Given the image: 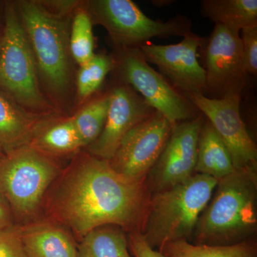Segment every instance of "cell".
<instances>
[{
	"instance_id": "12",
	"label": "cell",
	"mask_w": 257,
	"mask_h": 257,
	"mask_svg": "<svg viewBox=\"0 0 257 257\" xmlns=\"http://www.w3.org/2000/svg\"><path fill=\"white\" fill-rule=\"evenodd\" d=\"M206 40L191 32L175 45L148 42L139 49L147 62L156 65L160 73L179 92L205 95V70L198 60V50Z\"/></svg>"
},
{
	"instance_id": "23",
	"label": "cell",
	"mask_w": 257,
	"mask_h": 257,
	"mask_svg": "<svg viewBox=\"0 0 257 257\" xmlns=\"http://www.w3.org/2000/svg\"><path fill=\"white\" fill-rule=\"evenodd\" d=\"M79 67L75 77V101L82 105L100 89L106 76L112 72L114 60L111 55L95 54Z\"/></svg>"
},
{
	"instance_id": "6",
	"label": "cell",
	"mask_w": 257,
	"mask_h": 257,
	"mask_svg": "<svg viewBox=\"0 0 257 257\" xmlns=\"http://www.w3.org/2000/svg\"><path fill=\"white\" fill-rule=\"evenodd\" d=\"M60 172L54 159L30 145L5 154L0 160V192L15 219H30L36 213Z\"/></svg>"
},
{
	"instance_id": "18",
	"label": "cell",
	"mask_w": 257,
	"mask_h": 257,
	"mask_svg": "<svg viewBox=\"0 0 257 257\" xmlns=\"http://www.w3.org/2000/svg\"><path fill=\"white\" fill-rule=\"evenodd\" d=\"M235 170L227 147L205 118L198 140L195 174L219 181Z\"/></svg>"
},
{
	"instance_id": "29",
	"label": "cell",
	"mask_w": 257,
	"mask_h": 257,
	"mask_svg": "<svg viewBox=\"0 0 257 257\" xmlns=\"http://www.w3.org/2000/svg\"><path fill=\"white\" fill-rule=\"evenodd\" d=\"M5 153L4 151H3V149L0 147V160H2V159L3 158V157H5Z\"/></svg>"
},
{
	"instance_id": "24",
	"label": "cell",
	"mask_w": 257,
	"mask_h": 257,
	"mask_svg": "<svg viewBox=\"0 0 257 257\" xmlns=\"http://www.w3.org/2000/svg\"><path fill=\"white\" fill-rule=\"evenodd\" d=\"M93 25L92 19L82 2L72 15L69 31L71 54L74 62L79 66L86 63L95 55Z\"/></svg>"
},
{
	"instance_id": "16",
	"label": "cell",
	"mask_w": 257,
	"mask_h": 257,
	"mask_svg": "<svg viewBox=\"0 0 257 257\" xmlns=\"http://www.w3.org/2000/svg\"><path fill=\"white\" fill-rule=\"evenodd\" d=\"M30 145L52 159L75 155L84 148L71 116L55 114L44 118Z\"/></svg>"
},
{
	"instance_id": "30",
	"label": "cell",
	"mask_w": 257,
	"mask_h": 257,
	"mask_svg": "<svg viewBox=\"0 0 257 257\" xmlns=\"http://www.w3.org/2000/svg\"><path fill=\"white\" fill-rule=\"evenodd\" d=\"M1 35H2V32H1V33H0V39H1Z\"/></svg>"
},
{
	"instance_id": "10",
	"label": "cell",
	"mask_w": 257,
	"mask_h": 257,
	"mask_svg": "<svg viewBox=\"0 0 257 257\" xmlns=\"http://www.w3.org/2000/svg\"><path fill=\"white\" fill-rule=\"evenodd\" d=\"M174 125L155 111L125 135L109 160L111 167L128 179H146L163 152Z\"/></svg>"
},
{
	"instance_id": "7",
	"label": "cell",
	"mask_w": 257,
	"mask_h": 257,
	"mask_svg": "<svg viewBox=\"0 0 257 257\" xmlns=\"http://www.w3.org/2000/svg\"><path fill=\"white\" fill-rule=\"evenodd\" d=\"M84 5L93 25L105 29L115 48H139L153 38L184 37L191 32L192 23L185 16L166 22L153 20L131 0H89Z\"/></svg>"
},
{
	"instance_id": "15",
	"label": "cell",
	"mask_w": 257,
	"mask_h": 257,
	"mask_svg": "<svg viewBox=\"0 0 257 257\" xmlns=\"http://www.w3.org/2000/svg\"><path fill=\"white\" fill-rule=\"evenodd\" d=\"M27 257H77V244L64 228L51 222L20 226Z\"/></svg>"
},
{
	"instance_id": "14",
	"label": "cell",
	"mask_w": 257,
	"mask_h": 257,
	"mask_svg": "<svg viewBox=\"0 0 257 257\" xmlns=\"http://www.w3.org/2000/svg\"><path fill=\"white\" fill-rule=\"evenodd\" d=\"M109 92L110 103L105 125L99 138L87 147L88 153L108 161L114 156L125 135L155 111L124 83L118 82Z\"/></svg>"
},
{
	"instance_id": "1",
	"label": "cell",
	"mask_w": 257,
	"mask_h": 257,
	"mask_svg": "<svg viewBox=\"0 0 257 257\" xmlns=\"http://www.w3.org/2000/svg\"><path fill=\"white\" fill-rule=\"evenodd\" d=\"M148 189L146 179H128L115 171L109 161L87 152L79 157L62 179L52 211L80 239L103 225L135 231L145 220Z\"/></svg>"
},
{
	"instance_id": "27",
	"label": "cell",
	"mask_w": 257,
	"mask_h": 257,
	"mask_svg": "<svg viewBox=\"0 0 257 257\" xmlns=\"http://www.w3.org/2000/svg\"><path fill=\"white\" fill-rule=\"evenodd\" d=\"M128 248L133 257H167L160 251L151 247L140 231H133L128 239Z\"/></svg>"
},
{
	"instance_id": "8",
	"label": "cell",
	"mask_w": 257,
	"mask_h": 257,
	"mask_svg": "<svg viewBox=\"0 0 257 257\" xmlns=\"http://www.w3.org/2000/svg\"><path fill=\"white\" fill-rule=\"evenodd\" d=\"M112 56L119 82L138 93L155 111L173 124L192 119L198 111L182 92L150 66L140 49L116 47Z\"/></svg>"
},
{
	"instance_id": "9",
	"label": "cell",
	"mask_w": 257,
	"mask_h": 257,
	"mask_svg": "<svg viewBox=\"0 0 257 257\" xmlns=\"http://www.w3.org/2000/svg\"><path fill=\"white\" fill-rule=\"evenodd\" d=\"M205 96H241L246 82L239 33L215 25L204 45Z\"/></svg>"
},
{
	"instance_id": "19",
	"label": "cell",
	"mask_w": 257,
	"mask_h": 257,
	"mask_svg": "<svg viewBox=\"0 0 257 257\" xmlns=\"http://www.w3.org/2000/svg\"><path fill=\"white\" fill-rule=\"evenodd\" d=\"M202 15L215 25L239 33L257 26L256 0H203Z\"/></svg>"
},
{
	"instance_id": "22",
	"label": "cell",
	"mask_w": 257,
	"mask_h": 257,
	"mask_svg": "<svg viewBox=\"0 0 257 257\" xmlns=\"http://www.w3.org/2000/svg\"><path fill=\"white\" fill-rule=\"evenodd\" d=\"M110 103L109 91L99 94L81 106L71 115L83 147L87 148L102 133Z\"/></svg>"
},
{
	"instance_id": "3",
	"label": "cell",
	"mask_w": 257,
	"mask_h": 257,
	"mask_svg": "<svg viewBox=\"0 0 257 257\" xmlns=\"http://www.w3.org/2000/svg\"><path fill=\"white\" fill-rule=\"evenodd\" d=\"M256 170H235L219 179L194 230L197 244L230 245L257 227Z\"/></svg>"
},
{
	"instance_id": "28",
	"label": "cell",
	"mask_w": 257,
	"mask_h": 257,
	"mask_svg": "<svg viewBox=\"0 0 257 257\" xmlns=\"http://www.w3.org/2000/svg\"><path fill=\"white\" fill-rule=\"evenodd\" d=\"M15 225V218L8 201L0 192V231Z\"/></svg>"
},
{
	"instance_id": "11",
	"label": "cell",
	"mask_w": 257,
	"mask_h": 257,
	"mask_svg": "<svg viewBox=\"0 0 257 257\" xmlns=\"http://www.w3.org/2000/svg\"><path fill=\"white\" fill-rule=\"evenodd\" d=\"M184 96L207 118L224 142L235 170H256V144L240 114L241 96H227L221 99H212L201 94H186Z\"/></svg>"
},
{
	"instance_id": "26",
	"label": "cell",
	"mask_w": 257,
	"mask_h": 257,
	"mask_svg": "<svg viewBox=\"0 0 257 257\" xmlns=\"http://www.w3.org/2000/svg\"><path fill=\"white\" fill-rule=\"evenodd\" d=\"M0 257H27L20 237V226L0 231Z\"/></svg>"
},
{
	"instance_id": "25",
	"label": "cell",
	"mask_w": 257,
	"mask_h": 257,
	"mask_svg": "<svg viewBox=\"0 0 257 257\" xmlns=\"http://www.w3.org/2000/svg\"><path fill=\"white\" fill-rule=\"evenodd\" d=\"M240 36L245 70L247 74H257V26L241 30Z\"/></svg>"
},
{
	"instance_id": "13",
	"label": "cell",
	"mask_w": 257,
	"mask_h": 257,
	"mask_svg": "<svg viewBox=\"0 0 257 257\" xmlns=\"http://www.w3.org/2000/svg\"><path fill=\"white\" fill-rule=\"evenodd\" d=\"M204 115L176 123L167 145L150 171V186L154 193L185 182L195 174L198 140Z\"/></svg>"
},
{
	"instance_id": "4",
	"label": "cell",
	"mask_w": 257,
	"mask_h": 257,
	"mask_svg": "<svg viewBox=\"0 0 257 257\" xmlns=\"http://www.w3.org/2000/svg\"><path fill=\"white\" fill-rule=\"evenodd\" d=\"M217 182L194 174L185 182L154 193L140 231L149 245L160 250L167 243L188 241Z\"/></svg>"
},
{
	"instance_id": "17",
	"label": "cell",
	"mask_w": 257,
	"mask_h": 257,
	"mask_svg": "<svg viewBox=\"0 0 257 257\" xmlns=\"http://www.w3.org/2000/svg\"><path fill=\"white\" fill-rule=\"evenodd\" d=\"M46 116L29 112L0 91V147L5 153L30 145Z\"/></svg>"
},
{
	"instance_id": "2",
	"label": "cell",
	"mask_w": 257,
	"mask_h": 257,
	"mask_svg": "<svg viewBox=\"0 0 257 257\" xmlns=\"http://www.w3.org/2000/svg\"><path fill=\"white\" fill-rule=\"evenodd\" d=\"M15 5L42 91L59 112L68 106L75 91V62L69 45L72 16L55 14L37 0L16 2Z\"/></svg>"
},
{
	"instance_id": "20",
	"label": "cell",
	"mask_w": 257,
	"mask_h": 257,
	"mask_svg": "<svg viewBox=\"0 0 257 257\" xmlns=\"http://www.w3.org/2000/svg\"><path fill=\"white\" fill-rule=\"evenodd\" d=\"M77 257H133L124 229L106 224L87 233L77 244Z\"/></svg>"
},
{
	"instance_id": "5",
	"label": "cell",
	"mask_w": 257,
	"mask_h": 257,
	"mask_svg": "<svg viewBox=\"0 0 257 257\" xmlns=\"http://www.w3.org/2000/svg\"><path fill=\"white\" fill-rule=\"evenodd\" d=\"M0 91L25 110L58 113L42 91L36 64L15 3H6L0 39Z\"/></svg>"
},
{
	"instance_id": "21",
	"label": "cell",
	"mask_w": 257,
	"mask_h": 257,
	"mask_svg": "<svg viewBox=\"0 0 257 257\" xmlns=\"http://www.w3.org/2000/svg\"><path fill=\"white\" fill-rule=\"evenodd\" d=\"M159 251L167 257H257L256 243L250 239L230 245L193 244L181 240Z\"/></svg>"
}]
</instances>
